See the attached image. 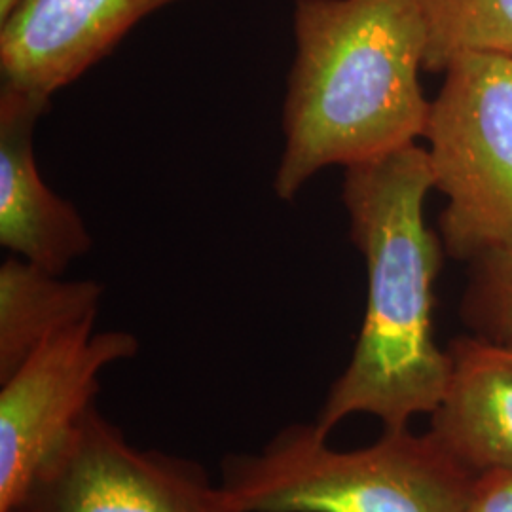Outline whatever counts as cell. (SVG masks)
Masks as SVG:
<instances>
[{
	"label": "cell",
	"mask_w": 512,
	"mask_h": 512,
	"mask_svg": "<svg viewBox=\"0 0 512 512\" xmlns=\"http://www.w3.org/2000/svg\"><path fill=\"white\" fill-rule=\"evenodd\" d=\"M433 177L425 147L412 145L346 169L342 200L349 234L366 264V308L344 372L330 385L315 427L330 437L349 416L368 414L384 429L433 414L450 357L433 329L442 247L427 222Z\"/></svg>",
	"instance_id": "cell-1"
},
{
	"label": "cell",
	"mask_w": 512,
	"mask_h": 512,
	"mask_svg": "<svg viewBox=\"0 0 512 512\" xmlns=\"http://www.w3.org/2000/svg\"><path fill=\"white\" fill-rule=\"evenodd\" d=\"M275 196L293 202L327 167H355L418 145L427 33L416 0H294Z\"/></svg>",
	"instance_id": "cell-2"
},
{
	"label": "cell",
	"mask_w": 512,
	"mask_h": 512,
	"mask_svg": "<svg viewBox=\"0 0 512 512\" xmlns=\"http://www.w3.org/2000/svg\"><path fill=\"white\" fill-rule=\"evenodd\" d=\"M475 478L431 429L338 450L311 421L224 456L219 484L236 512H465Z\"/></svg>",
	"instance_id": "cell-3"
},
{
	"label": "cell",
	"mask_w": 512,
	"mask_h": 512,
	"mask_svg": "<svg viewBox=\"0 0 512 512\" xmlns=\"http://www.w3.org/2000/svg\"><path fill=\"white\" fill-rule=\"evenodd\" d=\"M442 74L425 152L433 190L446 198L442 245L473 262L512 245V55H459Z\"/></svg>",
	"instance_id": "cell-4"
},
{
	"label": "cell",
	"mask_w": 512,
	"mask_h": 512,
	"mask_svg": "<svg viewBox=\"0 0 512 512\" xmlns=\"http://www.w3.org/2000/svg\"><path fill=\"white\" fill-rule=\"evenodd\" d=\"M6 512H236L194 459L129 442L97 404Z\"/></svg>",
	"instance_id": "cell-5"
},
{
	"label": "cell",
	"mask_w": 512,
	"mask_h": 512,
	"mask_svg": "<svg viewBox=\"0 0 512 512\" xmlns=\"http://www.w3.org/2000/svg\"><path fill=\"white\" fill-rule=\"evenodd\" d=\"M128 330L95 332V321L61 330L0 382V512L92 408L109 366L139 353Z\"/></svg>",
	"instance_id": "cell-6"
},
{
	"label": "cell",
	"mask_w": 512,
	"mask_h": 512,
	"mask_svg": "<svg viewBox=\"0 0 512 512\" xmlns=\"http://www.w3.org/2000/svg\"><path fill=\"white\" fill-rule=\"evenodd\" d=\"M179 0H25L0 23L2 82L52 101L143 19Z\"/></svg>",
	"instance_id": "cell-7"
},
{
	"label": "cell",
	"mask_w": 512,
	"mask_h": 512,
	"mask_svg": "<svg viewBox=\"0 0 512 512\" xmlns=\"http://www.w3.org/2000/svg\"><path fill=\"white\" fill-rule=\"evenodd\" d=\"M50 99L0 86V245L55 275L92 249V234L73 203L44 183L35 128Z\"/></svg>",
	"instance_id": "cell-8"
},
{
	"label": "cell",
	"mask_w": 512,
	"mask_h": 512,
	"mask_svg": "<svg viewBox=\"0 0 512 512\" xmlns=\"http://www.w3.org/2000/svg\"><path fill=\"white\" fill-rule=\"evenodd\" d=\"M431 431L475 475L512 471V344L461 336L450 344Z\"/></svg>",
	"instance_id": "cell-9"
},
{
	"label": "cell",
	"mask_w": 512,
	"mask_h": 512,
	"mask_svg": "<svg viewBox=\"0 0 512 512\" xmlns=\"http://www.w3.org/2000/svg\"><path fill=\"white\" fill-rule=\"evenodd\" d=\"M105 287L61 279L18 256L0 264V382L57 332L97 321Z\"/></svg>",
	"instance_id": "cell-10"
},
{
	"label": "cell",
	"mask_w": 512,
	"mask_h": 512,
	"mask_svg": "<svg viewBox=\"0 0 512 512\" xmlns=\"http://www.w3.org/2000/svg\"><path fill=\"white\" fill-rule=\"evenodd\" d=\"M427 33L425 71L444 73L463 54L512 55V0H416Z\"/></svg>",
	"instance_id": "cell-11"
},
{
	"label": "cell",
	"mask_w": 512,
	"mask_h": 512,
	"mask_svg": "<svg viewBox=\"0 0 512 512\" xmlns=\"http://www.w3.org/2000/svg\"><path fill=\"white\" fill-rule=\"evenodd\" d=\"M471 264L463 319L476 336L512 344V245L484 253Z\"/></svg>",
	"instance_id": "cell-12"
},
{
	"label": "cell",
	"mask_w": 512,
	"mask_h": 512,
	"mask_svg": "<svg viewBox=\"0 0 512 512\" xmlns=\"http://www.w3.org/2000/svg\"><path fill=\"white\" fill-rule=\"evenodd\" d=\"M465 512H512V471L476 475Z\"/></svg>",
	"instance_id": "cell-13"
},
{
	"label": "cell",
	"mask_w": 512,
	"mask_h": 512,
	"mask_svg": "<svg viewBox=\"0 0 512 512\" xmlns=\"http://www.w3.org/2000/svg\"><path fill=\"white\" fill-rule=\"evenodd\" d=\"M25 0H0V23L12 18Z\"/></svg>",
	"instance_id": "cell-14"
}]
</instances>
